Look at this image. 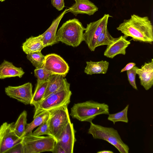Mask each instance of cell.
<instances>
[{"label":"cell","mask_w":153,"mask_h":153,"mask_svg":"<svg viewBox=\"0 0 153 153\" xmlns=\"http://www.w3.org/2000/svg\"><path fill=\"white\" fill-rule=\"evenodd\" d=\"M75 132L73 124L70 120L56 142L64 149L66 153H73L74 145L76 140Z\"/></svg>","instance_id":"cell-12"},{"label":"cell","mask_w":153,"mask_h":153,"mask_svg":"<svg viewBox=\"0 0 153 153\" xmlns=\"http://www.w3.org/2000/svg\"><path fill=\"white\" fill-rule=\"evenodd\" d=\"M88 133L94 139L105 140L114 146L120 153H128V146L122 140L117 131L112 127H108L90 123Z\"/></svg>","instance_id":"cell-4"},{"label":"cell","mask_w":153,"mask_h":153,"mask_svg":"<svg viewBox=\"0 0 153 153\" xmlns=\"http://www.w3.org/2000/svg\"><path fill=\"white\" fill-rule=\"evenodd\" d=\"M50 114V111H45L38 114L33 118V120L27 125L25 135L28 133L32 132L34 128L46 121L49 118Z\"/></svg>","instance_id":"cell-23"},{"label":"cell","mask_w":153,"mask_h":153,"mask_svg":"<svg viewBox=\"0 0 153 153\" xmlns=\"http://www.w3.org/2000/svg\"><path fill=\"white\" fill-rule=\"evenodd\" d=\"M6 0H0V1L1 2H3V1H5Z\"/></svg>","instance_id":"cell-35"},{"label":"cell","mask_w":153,"mask_h":153,"mask_svg":"<svg viewBox=\"0 0 153 153\" xmlns=\"http://www.w3.org/2000/svg\"><path fill=\"white\" fill-rule=\"evenodd\" d=\"M32 132L28 133L23 137L22 142L25 149V153H39L53 151L56 141L53 137L37 136Z\"/></svg>","instance_id":"cell-6"},{"label":"cell","mask_w":153,"mask_h":153,"mask_svg":"<svg viewBox=\"0 0 153 153\" xmlns=\"http://www.w3.org/2000/svg\"><path fill=\"white\" fill-rule=\"evenodd\" d=\"M86 64L84 72L89 75L95 74H105L108 71L109 65L108 62L104 60L98 62L87 61Z\"/></svg>","instance_id":"cell-20"},{"label":"cell","mask_w":153,"mask_h":153,"mask_svg":"<svg viewBox=\"0 0 153 153\" xmlns=\"http://www.w3.org/2000/svg\"><path fill=\"white\" fill-rule=\"evenodd\" d=\"M70 84L51 94L43 100L35 108L33 118L44 112L50 111L68 106L70 102L72 92Z\"/></svg>","instance_id":"cell-5"},{"label":"cell","mask_w":153,"mask_h":153,"mask_svg":"<svg viewBox=\"0 0 153 153\" xmlns=\"http://www.w3.org/2000/svg\"><path fill=\"white\" fill-rule=\"evenodd\" d=\"M126 38L130 37L135 41L152 44L153 42V26L147 16L133 14L128 19H124L117 27Z\"/></svg>","instance_id":"cell-1"},{"label":"cell","mask_w":153,"mask_h":153,"mask_svg":"<svg viewBox=\"0 0 153 153\" xmlns=\"http://www.w3.org/2000/svg\"><path fill=\"white\" fill-rule=\"evenodd\" d=\"M138 67L135 66L131 69L127 71L128 79L130 85L134 89L137 90L136 83V70Z\"/></svg>","instance_id":"cell-29"},{"label":"cell","mask_w":153,"mask_h":153,"mask_svg":"<svg viewBox=\"0 0 153 153\" xmlns=\"http://www.w3.org/2000/svg\"><path fill=\"white\" fill-rule=\"evenodd\" d=\"M85 29L78 19H69L63 23L57 31L56 41L74 47H78L83 41Z\"/></svg>","instance_id":"cell-2"},{"label":"cell","mask_w":153,"mask_h":153,"mask_svg":"<svg viewBox=\"0 0 153 153\" xmlns=\"http://www.w3.org/2000/svg\"><path fill=\"white\" fill-rule=\"evenodd\" d=\"M32 134L33 135L37 136H41L42 135H47L53 137L55 139L50 130L49 117L46 121L39 126V127L34 132H32Z\"/></svg>","instance_id":"cell-27"},{"label":"cell","mask_w":153,"mask_h":153,"mask_svg":"<svg viewBox=\"0 0 153 153\" xmlns=\"http://www.w3.org/2000/svg\"><path fill=\"white\" fill-rule=\"evenodd\" d=\"M25 73L22 68L16 67L12 63L6 60L0 65V79L16 76L21 78Z\"/></svg>","instance_id":"cell-18"},{"label":"cell","mask_w":153,"mask_h":153,"mask_svg":"<svg viewBox=\"0 0 153 153\" xmlns=\"http://www.w3.org/2000/svg\"><path fill=\"white\" fill-rule=\"evenodd\" d=\"M42 67L52 74L61 75L64 77L69 70V65L64 59L59 55L54 53L45 56Z\"/></svg>","instance_id":"cell-10"},{"label":"cell","mask_w":153,"mask_h":153,"mask_svg":"<svg viewBox=\"0 0 153 153\" xmlns=\"http://www.w3.org/2000/svg\"><path fill=\"white\" fill-rule=\"evenodd\" d=\"M108 105L104 103L93 100L74 104L71 108L70 115L81 121L92 122L97 116L108 114Z\"/></svg>","instance_id":"cell-3"},{"label":"cell","mask_w":153,"mask_h":153,"mask_svg":"<svg viewBox=\"0 0 153 153\" xmlns=\"http://www.w3.org/2000/svg\"><path fill=\"white\" fill-rule=\"evenodd\" d=\"M61 75H51L48 79L42 101L52 94L70 84Z\"/></svg>","instance_id":"cell-17"},{"label":"cell","mask_w":153,"mask_h":153,"mask_svg":"<svg viewBox=\"0 0 153 153\" xmlns=\"http://www.w3.org/2000/svg\"><path fill=\"white\" fill-rule=\"evenodd\" d=\"M48 80L39 82L37 81L36 89L30 105L34 106L36 108L42 101L45 93L48 82Z\"/></svg>","instance_id":"cell-21"},{"label":"cell","mask_w":153,"mask_h":153,"mask_svg":"<svg viewBox=\"0 0 153 153\" xmlns=\"http://www.w3.org/2000/svg\"><path fill=\"white\" fill-rule=\"evenodd\" d=\"M136 65V63L134 62H129L128 63L124 68L121 70L120 73H122L125 71H127L131 69L134 66H135Z\"/></svg>","instance_id":"cell-33"},{"label":"cell","mask_w":153,"mask_h":153,"mask_svg":"<svg viewBox=\"0 0 153 153\" xmlns=\"http://www.w3.org/2000/svg\"><path fill=\"white\" fill-rule=\"evenodd\" d=\"M45 57V56L42 54L41 51L31 53L27 54V59L36 68L43 67Z\"/></svg>","instance_id":"cell-24"},{"label":"cell","mask_w":153,"mask_h":153,"mask_svg":"<svg viewBox=\"0 0 153 153\" xmlns=\"http://www.w3.org/2000/svg\"><path fill=\"white\" fill-rule=\"evenodd\" d=\"M97 153H113L114 152L111 151L110 150H102L98 152H97Z\"/></svg>","instance_id":"cell-34"},{"label":"cell","mask_w":153,"mask_h":153,"mask_svg":"<svg viewBox=\"0 0 153 153\" xmlns=\"http://www.w3.org/2000/svg\"><path fill=\"white\" fill-rule=\"evenodd\" d=\"M68 12L65 9L56 18L53 20L49 27L41 34L44 46H52L57 43L56 33L59 25L64 15Z\"/></svg>","instance_id":"cell-14"},{"label":"cell","mask_w":153,"mask_h":153,"mask_svg":"<svg viewBox=\"0 0 153 153\" xmlns=\"http://www.w3.org/2000/svg\"><path fill=\"white\" fill-rule=\"evenodd\" d=\"M75 3L68 8L70 12L76 16L78 14L94 15L98 10V8L89 0H74Z\"/></svg>","instance_id":"cell-16"},{"label":"cell","mask_w":153,"mask_h":153,"mask_svg":"<svg viewBox=\"0 0 153 153\" xmlns=\"http://www.w3.org/2000/svg\"><path fill=\"white\" fill-rule=\"evenodd\" d=\"M126 38L124 36L115 38L111 43L107 45L104 53V56L113 59L118 54L125 55L126 49L131 43L130 41L127 40Z\"/></svg>","instance_id":"cell-13"},{"label":"cell","mask_w":153,"mask_h":153,"mask_svg":"<svg viewBox=\"0 0 153 153\" xmlns=\"http://www.w3.org/2000/svg\"><path fill=\"white\" fill-rule=\"evenodd\" d=\"M27 112L23 111L20 114L17 119L13 125L14 130L19 137H23L25 132L27 123Z\"/></svg>","instance_id":"cell-22"},{"label":"cell","mask_w":153,"mask_h":153,"mask_svg":"<svg viewBox=\"0 0 153 153\" xmlns=\"http://www.w3.org/2000/svg\"><path fill=\"white\" fill-rule=\"evenodd\" d=\"M53 6L58 11L62 10L65 7L64 0H51Z\"/></svg>","instance_id":"cell-31"},{"label":"cell","mask_w":153,"mask_h":153,"mask_svg":"<svg viewBox=\"0 0 153 153\" xmlns=\"http://www.w3.org/2000/svg\"><path fill=\"white\" fill-rule=\"evenodd\" d=\"M129 105H127L124 109L120 112L113 114H109L108 120L113 122L114 124L118 122L128 123L127 113Z\"/></svg>","instance_id":"cell-26"},{"label":"cell","mask_w":153,"mask_h":153,"mask_svg":"<svg viewBox=\"0 0 153 153\" xmlns=\"http://www.w3.org/2000/svg\"><path fill=\"white\" fill-rule=\"evenodd\" d=\"M140 80V85L146 90L152 88L153 85V59L145 63L140 68L136 70Z\"/></svg>","instance_id":"cell-15"},{"label":"cell","mask_w":153,"mask_h":153,"mask_svg":"<svg viewBox=\"0 0 153 153\" xmlns=\"http://www.w3.org/2000/svg\"><path fill=\"white\" fill-rule=\"evenodd\" d=\"M115 39L109 33L107 26L105 27L98 36L96 44V47L104 45H108Z\"/></svg>","instance_id":"cell-25"},{"label":"cell","mask_w":153,"mask_h":153,"mask_svg":"<svg viewBox=\"0 0 153 153\" xmlns=\"http://www.w3.org/2000/svg\"><path fill=\"white\" fill-rule=\"evenodd\" d=\"M33 85L30 82L13 86H8L5 88V92L10 97L15 99L25 105L30 104L32 99Z\"/></svg>","instance_id":"cell-11"},{"label":"cell","mask_w":153,"mask_h":153,"mask_svg":"<svg viewBox=\"0 0 153 153\" xmlns=\"http://www.w3.org/2000/svg\"><path fill=\"white\" fill-rule=\"evenodd\" d=\"M52 152L53 153H66L64 149L56 142L55 144Z\"/></svg>","instance_id":"cell-32"},{"label":"cell","mask_w":153,"mask_h":153,"mask_svg":"<svg viewBox=\"0 0 153 153\" xmlns=\"http://www.w3.org/2000/svg\"><path fill=\"white\" fill-rule=\"evenodd\" d=\"M14 122L4 123L0 126V153H6L11 147L21 142L23 137L18 136L13 128Z\"/></svg>","instance_id":"cell-9"},{"label":"cell","mask_w":153,"mask_h":153,"mask_svg":"<svg viewBox=\"0 0 153 153\" xmlns=\"http://www.w3.org/2000/svg\"><path fill=\"white\" fill-rule=\"evenodd\" d=\"M45 48L41 34L36 36H31L22 44V48L26 54L41 51Z\"/></svg>","instance_id":"cell-19"},{"label":"cell","mask_w":153,"mask_h":153,"mask_svg":"<svg viewBox=\"0 0 153 153\" xmlns=\"http://www.w3.org/2000/svg\"><path fill=\"white\" fill-rule=\"evenodd\" d=\"M110 16L105 14L98 20L87 24L83 34V41L91 51L96 48L97 39L105 27L107 26Z\"/></svg>","instance_id":"cell-7"},{"label":"cell","mask_w":153,"mask_h":153,"mask_svg":"<svg viewBox=\"0 0 153 153\" xmlns=\"http://www.w3.org/2000/svg\"><path fill=\"white\" fill-rule=\"evenodd\" d=\"M34 76L37 78V81L42 82L47 80L52 74L43 67L36 68L34 70Z\"/></svg>","instance_id":"cell-28"},{"label":"cell","mask_w":153,"mask_h":153,"mask_svg":"<svg viewBox=\"0 0 153 153\" xmlns=\"http://www.w3.org/2000/svg\"><path fill=\"white\" fill-rule=\"evenodd\" d=\"M6 153H25V147L22 141L11 147Z\"/></svg>","instance_id":"cell-30"},{"label":"cell","mask_w":153,"mask_h":153,"mask_svg":"<svg viewBox=\"0 0 153 153\" xmlns=\"http://www.w3.org/2000/svg\"><path fill=\"white\" fill-rule=\"evenodd\" d=\"M68 106H65L50 111V129L56 142L70 120Z\"/></svg>","instance_id":"cell-8"}]
</instances>
